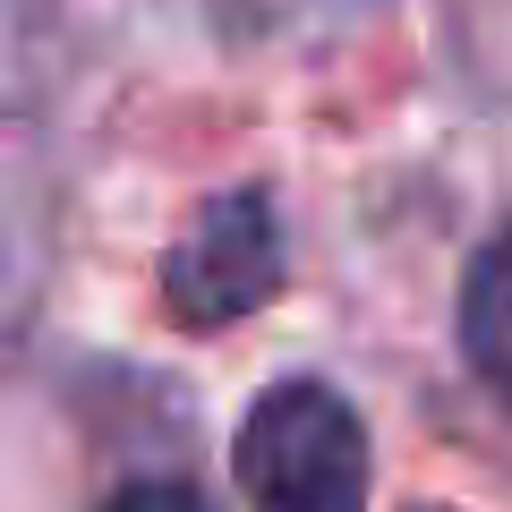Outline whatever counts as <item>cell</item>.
<instances>
[{"label":"cell","mask_w":512,"mask_h":512,"mask_svg":"<svg viewBox=\"0 0 512 512\" xmlns=\"http://www.w3.org/2000/svg\"><path fill=\"white\" fill-rule=\"evenodd\" d=\"M94 512H214L205 504V487H188V478H128L111 504H94Z\"/></svg>","instance_id":"obj_4"},{"label":"cell","mask_w":512,"mask_h":512,"mask_svg":"<svg viewBox=\"0 0 512 512\" xmlns=\"http://www.w3.org/2000/svg\"><path fill=\"white\" fill-rule=\"evenodd\" d=\"M461 359L512 410V222L470 256V274H461Z\"/></svg>","instance_id":"obj_3"},{"label":"cell","mask_w":512,"mask_h":512,"mask_svg":"<svg viewBox=\"0 0 512 512\" xmlns=\"http://www.w3.org/2000/svg\"><path fill=\"white\" fill-rule=\"evenodd\" d=\"M163 316L188 333H222L256 316L291 282V239H282L274 188H222L188 214V231L163 248Z\"/></svg>","instance_id":"obj_2"},{"label":"cell","mask_w":512,"mask_h":512,"mask_svg":"<svg viewBox=\"0 0 512 512\" xmlns=\"http://www.w3.org/2000/svg\"><path fill=\"white\" fill-rule=\"evenodd\" d=\"M231 478L256 512H359L376 453L367 419L325 376H282L248 402L231 436Z\"/></svg>","instance_id":"obj_1"}]
</instances>
